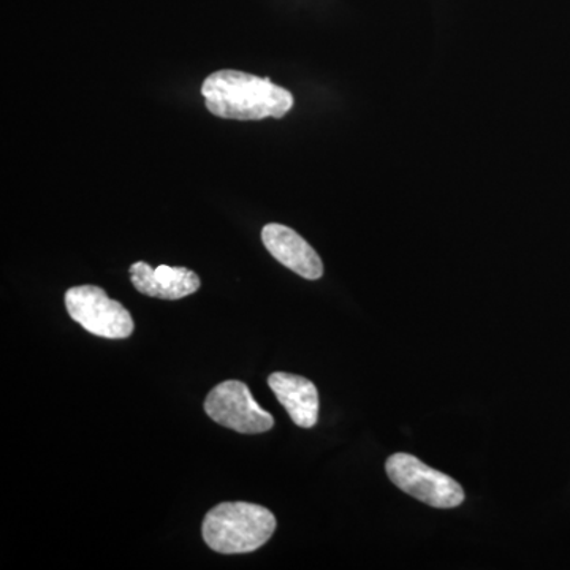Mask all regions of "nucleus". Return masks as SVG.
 <instances>
[{
    "mask_svg": "<svg viewBox=\"0 0 570 570\" xmlns=\"http://www.w3.org/2000/svg\"><path fill=\"white\" fill-rule=\"evenodd\" d=\"M209 419L243 434H261L275 426V419L258 406L249 387L239 381H227L214 387L205 400Z\"/></svg>",
    "mask_w": 570,
    "mask_h": 570,
    "instance_id": "obj_5",
    "label": "nucleus"
},
{
    "mask_svg": "<svg viewBox=\"0 0 570 570\" xmlns=\"http://www.w3.org/2000/svg\"><path fill=\"white\" fill-rule=\"evenodd\" d=\"M130 281L140 294L153 298L181 299L200 288V277L193 269L167 265L153 268L146 262L130 266Z\"/></svg>",
    "mask_w": 570,
    "mask_h": 570,
    "instance_id": "obj_7",
    "label": "nucleus"
},
{
    "mask_svg": "<svg viewBox=\"0 0 570 570\" xmlns=\"http://www.w3.org/2000/svg\"><path fill=\"white\" fill-rule=\"evenodd\" d=\"M70 317L94 336L126 340L135 330L134 318L97 285H78L66 294Z\"/></svg>",
    "mask_w": 570,
    "mask_h": 570,
    "instance_id": "obj_4",
    "label": "nucleus"
},
{
    "mask_svg": "<svg viewBox=\"0 0 570 570\" xmlns=\"http://www.w3.org/2000/svg\"><path fill=\"white\" fill-rule=\"evenodd\" d=\"M202 96L209 112L236 121L283 118L294 107L287 89L239 70L214 71L204 81Z\"/></svg>",
    "mask_w": 570,
    "mask_h": 570,
    "instance_id": "obj_1",
    "label": "nucleus"
},
{
    "mask_svg": "<svg viewBox=\"0 0 570 570\" xmlns=\"http://www.w3.org/2000/svg\"><path fill=\"white\" fill-rule=\"evenodd\" d=\"M269 389L288 412L295 425L313 428L318 419V392L306 377L288 373H273L268 377Z\"/></svg>",
    "mask_w": 570,
    "mask_h": 570,
    "instance_id": "obj_8",
    "label": "nucleus"
},
{
    "mask_svg": "<svg viewBox=\"0 0 570 570\" xmlns=\"http://www.w3.org/2000/svg\"><path fill=\"white\" fill-rule=\"evenodd\" d=\"M262 239L268 253L296 275L309 281L324 275V264L314 247L292 228L281 224L265 225Z\"/></svg>",
    "mask_w": 570,
    "mask_h": 570,
    "instance_id": "obj_6",
    "label": "nucleus"
},
{
    "mask_svg": "<svg viewBox=\"0 0 570 570\" xmlns=\"http://www.w3.org/2000/svg\"><path fill=\"white\" fill-rule=\"evenodd\" d=\"M390 480L431 508H459L464 501L463 487L455 479L422 463L409 453H395L385 463Z\"/></svg>",
    "mask_w": 570,
    "mask_h": 570,
    "instance_id": "obj_3",
    "label": "nucleus"
},
{
    "mask_svg": "<svg viewBox=\"0 0 570 570\" xmlns=\"http://www.w3.org/2000/svg\"><path fill=\"white\" fill-rule=\"evenodd\" d=\"M276 531L268 509L250 502H223L206 513L202 534L209 549L223 554L250 553Z\"/></svg>",
    "mask_w": 570,
    "mask_h": 570,
    "instance_id": "obj_2",
    "label": "nucleus"
}]
</instances>
